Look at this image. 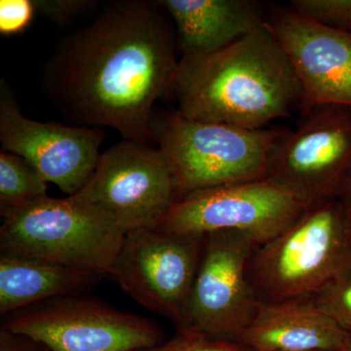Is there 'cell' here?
Returning <instances> with one entry per match:
<instances>
[{"label":"cell","mask_w":351,"mask_h":351,"mask_svg":"<svg viewBox=\"0 0 351 351\" xmlns=\"http://www.w3.org/2000/svg\"><path fill=\"white\" fill-rule=\"evenodd\" d=\"M2 318L1 326L49 351H138L164 341L154 321L88 295L48 300Z\"/></svg>","instance_id":"obj_7"},{"label":"cell","mask_w":351,"mask_h":351,"mask_svg":"<svg viewBox=\"0 0 351 351\" xmlns=\"http://www.w3.org/2000/svg\"><path fill=\"white\" fill-rule=\"evenodd\" d=\"M348 336L308 295L260 304L237 341L254 351H343Z\"/></svg>","instance_id":"obj_14"},{"label":"cell","mask_w":351,"mask_h":351,"mask_svg":"<svg viewBox=\"0 0 351 351\" xmlns=\"http://www.w3.org/2000/svg\"><path fill=\"white\" fill-rule=\"evenodd\" d=\"M343 351H351V335L348 336V341H346V345Z\"/></svg>","instance_id":"obj_25"},{"label":"cell","mask_w":351,"mask_h":351,"mask_svg":"<svg viewBox=\"0 0 351 351\" xmlns=\"http://www.w3.org/2000/svg\"><path fill=\"white\" fill-rule=\"evenodd\" d=\"M73 197L126 235L156 228L182 193L159 147L123 138L101 154L86 186Z\"/></svg>","instance_id":"obj_6"},{"label":"cell","mask_w":351,"mask_h":351,"mask_svg":"<svg viewBox=\"0 0 351 351\" xmlns=\"http://www.w3.org/2000/svg\"><path fill=\"white\" fill-rule=\"evenodd\" d=\"M320 308L351 335V265L332 277L313 295Z\"/></svg>","instance_id":"obj_18"},{"label":"cell","mask_w":351,"mask_h":351,"mask_svg":"<svg viewBox=\"0 0 351 351\" xmlns=\"http://www.w3.org/2000/svg\"><path fill=\"white\" fill-rule=\"evenodd\" d=\"M175 23L182 56H206L232 45L265 23L253 0H161Z\"/></svg>","instance_id":"obj_15"},{"label":"cell","mask_w":351,"mask_h":351,"mask_svg":"<svg viewBox=\"0 0 351 351\" xmlns=\"http://www.w3.org/2000/svg\"><path fill=\"white\" fill-rule=\"evenodd\" d=\"M41 343L29 337L1 326L0 329V351H44Z\"/></svg>","instance_id":"obj_23"},{"label":"cell","mask_w":351,"mask_h":351,"mask_svg":"<svg viewBox=\"0 0 351 351\" xmlns=\"http://www.w3.org/2000/svg\"><path fill=\"white\" fill-rule=\"evenodd\" d=\"M258 246L249 235L205 234L204 248L186 308L184 326L210 338L235 341L255 318L260 302L247 267Z\"/></svg>","instance_id":"obj_11"},{"label":"cell","mask_w":351,"mask_h":351,"mask_svg":"<svg viewBox=\"0 0 351 351\" xmlns=\"http://www.w3.org/2000/svg\"><path fill=\"white\" fill-rule=\"evenodd\" d=\"M0 253L108 277L125 235L73 196H45L1 212Z\"/></svg>","instance_id":"obj_5"},{"label":"cell","mask_w":351,"mask_h":351,"mask_svg":"<svg viewBox=\"0 0 351 351\" xmlns=\"http://www.w3.org/2000/svg\"><path fill=\"white\" fill-rule=\"evenodd\" d=\"M338 199L346 211L351 214V175L343 186V191L339 193Z\"/></svg>","instance_id":"obj_24"},{"label":"cell","mask_w":351,"mask_h":351,"mask_svg":"<svg viewBox=\"0 0 351 351\" xmlns=\"http://www.w3.org/2000/svg\"><path fill=\"white\" fill-rule=\"evenodd\" d=\"M351 265V214L338 198L307 207L254 250L247 274L260 304L308 297Z\"/></svg>","instance_id":"obj_3"},{"label":"cell","mask_w":351,"mask_h":351,"mask_svg":"<svg viewBox=\"0 0 351 351\" xmlns=\"http://www.w3.org/2000/svg\"><path fill=\"white\" fill-rule=\"evenodd\" d=\"M34 13L32 0H1L0 32L4 36L20 34L31 24Z\"/></svg>","instance_id":"obj_21"},{"label":"cell","mask_w":351,"mask_h":351,"mask_svg":"<svg viewBox=\"0 0 351 351\" xmlns=\"http://www.w3.org/2000/svg\"><path fill=\"white\" fill-rule=\"evenodd\" d=\"M36 12L58 23H66L93 6L88 0H32Z\"/></svg>","instance_id":"obj_22"},{"label":"cell","mask_w":351,"mask_h":351,"mask_svg":"<svg viewBox=\"0 0 351 351\" xmlns=\"http://www.w3.org/2000/svg\"><path fill=\"white\" fill-rule=\"evenodd\" d=\"M204 242L205 235L159 228L128 233L108 277L138 304L181 329Z\"/></svg>","instance_id":"obj_9"},{"label":"cell","mask_w":351,"mask_h":351,"mask_svg":"<svg viewBox=\"0 0 351 351\" xmlns=\"http://www.w3.org/2000/svg\"><path fill=\"white\" fill-rule=\"evenodd\" d=\"M351 175V107L322 106L302 115L277 144L265 179L304 207L338 198Z\"/></svg>","instance_id":"obj_8"},{"label":"cell","mask_w":351,"mask_h":351,"mask_svg":"<svg viewBox=\"0 0 351 351\" xmlns=\"http://www.w3.org/2000/svg\"><path fill=\"white\" fill-rule=\"evenodd\" d=\"M306 209L267 180L235 182L186 193L156 228L201 235L243 233L260 246L284 232Z\"/></svg>","instance_id":"obj_10"},{"label":"cell","mask_w":351,"mask_h":351,"mask_svg":"<svg viewBox=\"0 0 351 351\" xmlns=\"http://www.w3.org/2000/svg\"><path fill=\"white\" fill-rule=\"evenodd\" d=\"M265 24L301 82L302 115L322 106L351 107V32L316 24L290 7L274 9Z\"/></svg>","instance_id":"obj_13"},{"label":"cell","mask_w":351,"mask_h":351,"mask_svg":"<svg viewBox=\"0 0 351 351\" xmlns=\"http://www.w3.org/2000/svg\"><path fill=\"white\" fill-rule=\"evenodd\" d=\"M106 276L97 272L0 253L2 317L38 302L86 295Z\"/></svg>","instance_id":"obj_16"},{"label":"cell","mask_w":351,"mask_h":351,"mask_svg":"<svg viewBox=\"0 0 351 351\" xmlns=\"http://www.w3.org/2000/svg\"><path fill=\"white\" fill-rule=\"evenodd\" d=\"M165 13L159 1H113L64 39L44 75L53 103L80 126L154 143V104L169 93L179 62Z\"/></svg>","instance_id":"obj_1"},{"label":"cell","mask_w":351,"mask_h":351,"mask_svg":"<svg viewBox=\"0 0 351 351\" xmlns=\"http://www.w3.org/2000/svg\"><path fill=\"white\" fill-rule=\"evenodd\" d=\"M47 181L24 157L0 152V212L47 196Z\"/></svg>","instance_id":"obj_17"},{"label":"cell","mask_w":351,"mask_h":351,"mask_svg":"<svg viewBox=\"0 0 351 351\" xmlns=\"http://www.w3.org/2000/svg\"><path fill=\"white\" fill-rule=\"evenodd\" d=\"M44 351H49L47 350V348H45V350H44Z\"/></svg>","instance_id":"obj_26"},{"label":"cell","mask_w":351,"mask_h":351,"mask_svg":"<svg viewBox=\"0 0 351 351\" xmlns=\"http://www.w3.org/2000/svg\"><path fill=\"white\" fill-rule=\"evenodd\" d=\"M104 140L105 133L99 128L27 119L7 83L0 82L2 151L24 157L69 196L80 193L93 175Z\"/></svg>","instance_id":"obj_12"},{"label":"cell","mask_w":351,"mask_h":351,"mask_svg":"<svg viewBox=\"0 0 351 351\" xmlns=\"http://www.w3.org/2000/svg\"><path fill=\"white\" fill-rule=\"evenodd\" d=\"M289 7L323 27L351 32V0H292Z\"/></svg>","instance_id":"obj_19"},{"label":"cell","mask_w":351,"mask_h":351,"mask_svg":"<svg viewBox=\"0 0 351 351\" xmlns=\"http://www.w3.org/2000/svg\"><path fill=\"white\" fill-rule=\"evenodd\" d=\"M288 129H245L198 121L177 110H154V144L172 164L182 196L223 184L265 180L277 144Z\"/></svg>","instance_id":"obj_4"},{"label":"cell","mask_w":351,"mask_h":351,"mask_svg":"<svg viewBox=\"0 0 351 351\" xmlns=\"http://www.w3.org/2000/svg\"><path fill=\"white\" fill-rule=\"evenodd\" d=\"M169 93L186 119L265 128L301 110L302 89L267 24L206 56H182Z\"/></svg>","instance_id":"obj_2"},{"label":"cell","mask_w":351,"mask_h":351,"mask_svg":"<svg viewBox=\"0 0 351 351\" xmlns=\"http://www.w3.org/2000/svg\"><path fill=\"white\" fill-rule=\"evenodd\" d=\"M138 351H254L239 341L210 338L193 330H177L169 341Z\"/></svg>","instance_id":"obj_20"}]
</instances>
